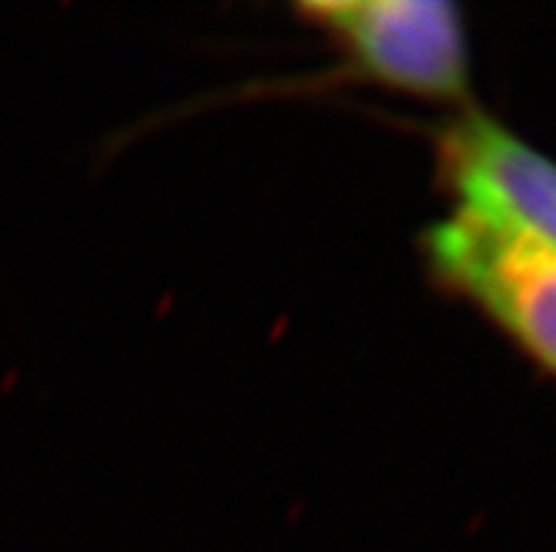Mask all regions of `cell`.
Segmentation results:
<instances>
[{"label":"cell","instance_id":"1","mask_svg":"<svg viewBox=\"0 0 556 552\" xmlns=\"http://www.w3.org/2000/svg\"><path fill=\"white\" fill-rule=\"evenodd\" d=\"M438 285L469 301L556 377V252L501 217L458 209L424 231Z\"/></svg>","mask_w":556,"mask_h":552},{"label":"cell","instance_id":"2","mask_svg":"<svg viewBox=\"0 0 556 552\" xmlns=\"http://www.w3.org/2000/svg\"><path fill=\"white\" fill-rule=\"evenodd\" d=\"M342 54L348 74L395 93L464 105L472 56L464 14L444 0H319L296 7Z\"/></svg>","mask_w":556,"mask_h":552},{"label":"cell","instance_id":"3","mask_svg":"<svg viewBox=\"0 0 556 552\" xmlns=\"http://www.w3.org/2000/svg\"><path fill=\"white\" fill-rule=\"evenodd\" d=\"M438 176L464 209L517 226L556 252V164L483 111L438 133Z\"/></svg>","mask_w":556,"mask_h":552}]
</instances>
